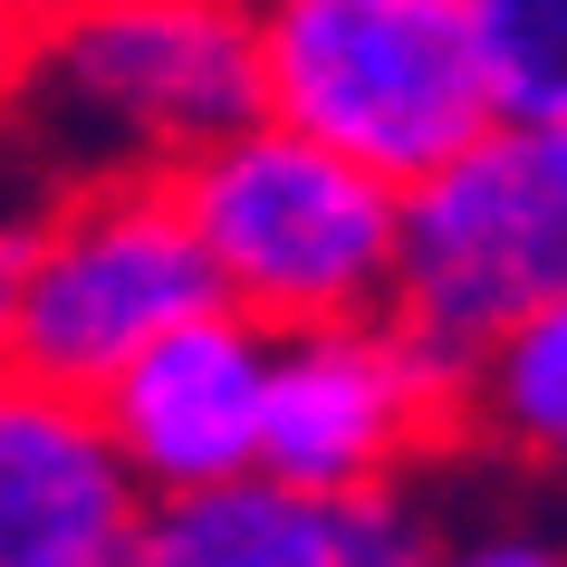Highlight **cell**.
I'll list each match as a JSON object with an SVG mask.
<instances>
[{"label": "cell", "mask_w": 567, "mask_h": 567, "mask_svg": "<svg viewBox=\"0 0 567 567\" xmlns=\"http://www.w3.org/2000/svg\"><path fill=\"white\" fill-rule=\"evenodd\" d=\"M491 125H567V0H452Z\"/></svg>", "instance_id": "cell-11"}, {"label": "cell", "mask_w": 567, "mask_h": 567, "mask_svg": "<svg viewBox=\"0 0 567 567\" xmlns=\"http://www.w3.org/2000/svg\"><path fill=\"white\" fill-rule=\"evenodd\" d=\"M567 299V125H481L394 221V299L423 365L472 385L509 328Z\"/></svg>", "instance_id": "cell-4"}, {"label": "cell", "mask_w": 567, "mask_h": 567, "mask_svg": "<svg viewBox=\"0 0 567 567\" xmlns=\"http://www.w3.org/2000/svg\"><path fill=\"white\" fill-rule=\"evenodd\" d=\"M10 279H20V221H0V365H10Z\"/></svg>", "instance_id": "cell-14"}, {"label": "cell", "mask_w": 567, "mask_h": 567, "mask_svg": "<svg viewBox=\"0 0 567 567\" xmlns=\"http://www.w3.org/2000/svg\"><path fill=\"white\" fill-rule=\"evenodd\" d=\"M462 414L491 443L529 452V462H567V299L538 308L529 328H509L462 385Z\"/></svg>", "instance_id": "cell-10"}, {"label": "cell", "mask_w": 567, "mask_h": 567, "mask_svg": "<svg viewBox=\"0 0 567 567\" xmlns=\"http://www.w3.org/2000/svg\"><path fill=\"white\" fill-rule=\"evenodd\" d=\"M452 414H462V385H452L443 365H423L394 318L269 337L260 481L299 491V501L394 491L404 462H414Z\"/></svg>", "instance_id": "cell-6"}, {"label": "cell", "mask_w": 567, "mask_h": 567, "mask_svg": "<svg viewBox=\"0 0 567 567\" xmlns=\"http://www.w3.org/2000/svg\"><path fill=\"white\" fill-rule=\"evenodd\" d=\"M260 385L269 337L240 328L231 308H203L193 328L154 337L96 394V423H106L135 501H203V491H231L260 472Z\"/></svg>", "instance_id": "cell-7"}, {"label": "cell", "mask_w": 567, "mask_h": 567, "mask_svg": "<svg viewBox=\"0 0 567 567\" xmlns=\"http://www.w3.org/2000/svg\"><path fill=\"white\" fill-rule=\"evenodd\" d=\"M125 567H337V519L328 501H299L250 472L203 501H154Z\"/></svg>", "instance_id": "cell-9"}, {"label": "cell", "mask_w": 567, "mask_h": 567, "mask_svg": "<svg viewBox=\"0 0 567 567\" xmlns=\"http://www.w3.org/2000/svg\"><path fill=\"white\" fill-rule=\"evenodd\" d=\"M240 10H260V0H240Z\"/></svg>", "instance_id": "cell-15"}, {"label": "cell", "mask_w": 567, "mask_h": 567, "mask_svg": "<svg viewBox=\"0 0 567 567\" xmlns=\"http://www.w3.org/2000/svg\"><path fill=\"white\" fill-rule=\"evenodd\" d=\"M443 567H567V548L538 538V529H481V538H462V548L443 538Z\"/></svg>", "instance_id": "cell-13"}, {"label": "cell", "mask_w": 567, "mask_h": 567, "mask_svg": "<svg viewBox=\"0 0 567 567\" xmlns=\"http://www.w3.org/2000/svg\"><path fill=\"white\" fill-rule=\"evenodd\" d=\"M174 203L203 240L221 308L260 337L365 328L394 299V221L404 193L318 154L289 125H240L174 174Z\"/></svg>", "instance_id": "cell-1"}, {"label": "cell", "mask_w": 567, "mask_h": 567, "mask_svg": "<svg viewBox=\"0 0 567 567\" xmlns=\"http://www.w3.org/2000/svg\"><path fill=\"white\" fill-rule=\"evenodd\" d=\"M135 519L145 501L96 404L0 365V567H125Z\"/></svg>", "instance_id": "cell-8"}, {"label": "cell", "mask_w": 567, "mask_h": 567, "mask_svg": "<svg viewBox=\"0 0 567 567\" xmlns=\"http://www.w3.org/2000/svg\"><path fill=\"white\" fill-rule=\"evenodd\" d=\"M337 519V567H443V529L423 519L414 491H357L328 501Z\"/></svg>", "instance_id": "cell-12"}, {"label": "cell", "mask_w": 567, "mask_h": 567, "mask_svg": "<svg viewBox=\"0 0 567 567\" xmlns=\"http://www.w3.org/2000/svg\"><path fill=\"white\" fill-rule=\"evenodd\" d=\"M260 116L318 154L414 193L491 125L452 0H260L250 10Z\"/></svg>", "instance_id": "cell-2"}, {"label": "cell", "mask_w": 567, "mask_h": 567, "mask_svg": "<svg viewBox=\"0 0 567 567\" xmlns=\"http://www.w3.org/2000/svg\"><path fill=\"white\" fill-rule=\"evenodd\" d=\"M20 78L78 154H106V174H183L221 135L260 125L240 0H39Z\"/></svg>", "instance_id": "cell-3"}, {"label": "cell", "mask_w": 567, "mask_h": 567, "mask_svg": "<svg viewBox=\"0 0 567 567\" xmlns=\"http://www.w3.org/2000/svg\"><path fill=\"white\" fill-rule=\"evenodd\" d=\"M203 308H221V289L174 203V174H96L59 212L20 221L10 375L96 404L154 337L193 328Z\"/></svg>", "instance_id": "cell-5"}]
</instances>
